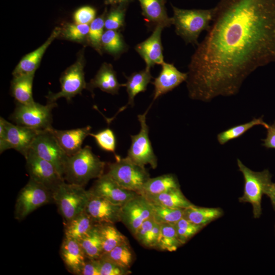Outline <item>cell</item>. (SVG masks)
<instances>
[{
	"label": "cell",
	"mask_w": 275,
	"mask_h": 275,
	"mask_svg": "<svg viewBox=\"0 0 275 275\" xmlns=\"http://www.w3.org/2000/svg\"><path fill=\"white\" fill-rule=\"evenodd\" d=\"M51 202H53L52 191L30 178L18 194L14 207V218L21 221L38 208Z\"/></svg>",
	"instance_id": "ba28073f"
},
{
	"label": "cell",
	"mask_w": 275,
	"mask_h": 275,
	"mask_svg": "<svg viewBox=\"0 0 275 275\" xmlns=\"http://www.w3.org/2000/svg\"><path fill=\"white\" fill-rule=\"evenodd\" d=\"M145 197L152 204L175 209H184L194 205L185 197L180 187Z\"/></svg>",
	"instance_id": "484cf974"
},
{
	"label": "cell",
	"mask_w": 275,
	"mask_h": 275,
	"mask_svg": "<svg viewBox=\"0 0 275 275\" xmlns=\"http://www.w3.org/2000/svg\"><path fill=\"white\" fill-rule=\"evenodd\" d=\"M152 216V204L143 195H138L121 206L120 222L133 236L143 223Z\"/></svg>",
	"instance_id": "5bb4252c"
},
{
	"label": "cell",
	"mask_w": 275,
	"mask_h": 275,
	"mask_svg": "<svg viewBox=\"0 0 275 275\" xmlns=\"http://www.w3.org/2000/svg\"><path fill=\"white\" fill-rule=\"evenodd\" d=\"M143 15L146 21L155 27L160 25L163 28L172 24L171 17L167 14L165 7L166 0H138Z\"/></svg>",
	"instance_id": "603a6c76"
},
{
	"label": "cell",
	"mask_w": 275,
	"mask_h": 275,
	"mask_svg": "<svg viewBox=\"0 0 275 275\" xmlns=\"http://www.w3.org/2000/svg\"><path fill=\"white\" fill-rule=\"evenodd\" d=\"M266 129L267 135L265 139L262 140V145L267 148L275 149V121Z\"/></svg>",
	"instance_id": "7dc6e473"
},
{
	"label": "cell",
	"mask_w": 275,
	"mask_h": 275,
	"mask_svg": "<svg viewBox=\"0 0 275 275\" xmlns=\"http://www.w3.org/2000/svg\"><path fill=\"white\" fill-rule=\"evenodd\" d=\"M237 163L244 179L243 194L239 198V202L250 203L254 217L259 218L262 213V197L272 182V175L268 170L261 172L252 171L239 159H237Z\"/></svg>",
	"instance_id": "5b68a950"
},
{
	"label": "cell",
	"mask_w": 275,
	"mask_h": 275,
	"mask_svg": "<svg viewBox=\"0 0 275 275\" xmlns=\"http://www.w3.org/2000/svg\"><path fill=\"white\" fill-rule=\"evenodd\" d=\"M91 129L90 126L70 130H58L52 127L49 129L68 156L75 154L82 148V143L91 133Z\"/></svg>",
	"instance_id": "ffe728a7"
},
{
	"label": "cell",
	"mask_w": 275,
	"mask_h": 275,
	"mask_svg": "<svg viewBox=\"0 0 275 275\" xmlns=\"http://www.w3.org/2000/svg\"><path fill=\"white\" fill-rule=\"evenodd\" d=\"M265 195L269 197L275 210V183H271L266 189Z\"/></svg>",
	"instance_id": "c3c4849f"
},
{
	"label": "cell",
	"mask_w": 275,
	"mask_h": 275,
	"mask_svg": "<svg viewBox=\"0 0 275 275\" xmlns=\"http://www.w3.org/2000/svg\"><path fill=\"white\" fill-rule=\"evenodd\" d=\"M171 17L175 32L185 42L197 46L199 37L203 31L208 32L213 18V9H183L172 5Z\"/></svg>",
	"instance_id": "3957f363"
},
{
	"label": "cell",
	"mask_w": 275,
	"mask_h": 275,
	"mask_svg": "<svg viewBox=\"0 0 275 275\" xmlns=\"http://www.w3.org/2000/svg\"><path fill=\"white\" fill-rule=\"evenodd\" d=\"M56 102L42 105L33 102L27 104L17 103L11 119L16 124L37 130H45L52 127V111Z\"/></svg>",
	"instance_id": "52a82bcc"
},
{
	"label": "cell",
	"mask_w": 275,
	"mask_h": 275,
	"mask_svg": "<svg viewBox=\"0 0 275 275\" xmlns=\"http://www.w3.org/2000/svg\"><path fill=\"white\" fill-rule=\"evenodd\" d=\"M210 29L191 57L190 98L237 94L258 68L275 63V0H219Z\"/></svg>",
	"instance_id": "6da1fadb"
},
{
	"label": "cell",
	"mask_w": 275,
	"mask_h": 275,
	"mask_svg": "<svg viewBox=\"0 0 275 275\" xmlns=\"http://www.w3.org/2000/svg\"><path fill=\"white\" fill-rule=\"evenodd\" d=\"M153 216L155 222L174 225L183 216L184 209H175L152 204Z\"/></svg>",
	"instance_id": "d590c367"
},
{
	"label": "cell",
	"mask_w": 275,
	"mask_h": 275,
	"mask_svg": "<svg viewBox=\"0 0 275 275\" xmlns=\"http://www.w3.org/2000/svg\"><path fill=\"white\" fill-rule=\"evenodd\" d=\"M78 241L88 259H98L103 255L102 241L96 224Z\"/></svg>",
	"instance_id": "4dcf8cb0"
},
{
	"label": "cell",
	"mask_w": 275,
	"mask_h": 275,
	"mask_svg": "<svg viewBox=\"0 0 275 275\" xmlns=\"http://www.w3.org/2000/svg\"><path fill=\"white\" fill-rule=\"evenodd\" d=\"M84 58L80 53L76 61L68 67L60 77L61 90L58 93L49 92L46 96L47 103L56 102L61 98H65L67 101L87 88V84L85 79L84 72Z\"/></svg>",
	"instance_id": "30bf717a"
},
{
	"label": "cell",
	"mask_w": 275,
	"mask_h": 275,
	"mask_svg": "<svg viewBox=\"0 0 275 275\" xmlns=\"http://www.w3.org/2000/svg\"><path fill=\"white\" fill-rule=\"evenodd\" d=\"M100 275H127L130 269H126L115 263L101 257L98 259Z\"/></svg>",
	"instance_id": "b9f144b4"
},
{
	"label": "cell",
	"mask_w": 275,
	"mask_h": 275,
	"mask_svg": "<svg viewBox=\"0 0 275 275\" xmlns=\"http://www.w3.org/2000/svg\"><path fill=\"white\" fill-rule=\"evenodd\" d=\"M80 275H100L98 259H87L82 268Z\"/></svg>",
	"instance_id": "bcb514c9"
},
{
	"label": "cell",
	"mask_w": 275,
	"mask_h": 275,
	"mask_svg": "<svg viewBox=\"0 0 275 275\" xmlns=\"http://www.w3.org/2000/svg\"><path fill=\"white\" fill-rule=\"evenodd\" d=\"M90 192L89 199L85 210L95 224H115L120 222L121 206L114 204L94 194L90 190Z\"/></svg>",
	"instance_id": "2e32d148"
},
{
	"label": "cell",
	"mask_w": 275,
	"mask_h": 275,
	"mask_svg": "<svg viewBox=\"0 0 275 275\" xmlns=\"http://www.w3.org/2000/svg\"><path fill=\"white\" fill-rule=\"evenodd\" d=\"M127 6H114L106 14L104 20V28L107 30L117 31L125 25V12Z\"/></svg>",
	"instance_id": "74e56055"
},
{
	"label": "cell",
	"mask_w": 275,
	"mask_h": 275,
	"mask_svg": "<svg viewBox=\"0 0 275 275\" xmlns=\"http://www.w3.org/2000/svg\"><path fill=\"white\" fill-rule=\"evenodd\" d=\"M60 254L67 269L72 274L80 275L88 258L78 241L65 236L60 247Z\"/></svg>",
	"instance_id": "d6986e66"
},
{
	"label": "cell",
	"mask_w": 275,
	"mask_h": 275,
	"mask_svg": "<svg viewBox=\"0 0 275 275\" xmlns=\"http://www.w3.org/2000/svg\"><path fill=\"white\" fill-rule=\"evenodd\" d=\"M40 131L14 125L1 117L0 153L13 149L25 157L34 139Z\"/></svg>",
	"instance_id": "9c48e42d"
},
{
	"label": "cell",
	"mask_w": 275,
	"mask_h": 275,
	"mask_svg": "<svg viewBox=\"0 0 275 275\" xmlns=\"http://www.w3.org/2000/svg\"><path fill=\"white\" fill-rule=\"evenodd\" d=\"M261 125L267 128L269 124L265 122L262 117L254 118L249 122L235 125L228 128L217 135V140L219 144L223 145L231 140L237 139L255 126Z\"/></svg>",
	"instance_id": "d6a6232c"
},
{
	"label": "cell",
	"mask_w": 275,
	"mask_h": 275,
	"mask_svg": "<svg viewBox=\"0 0 275 275\" xmlns=\"http://www.w3.org/2000/svg\"><path fill=\"white\" fill-rule=\"evenodd\" d=\"M97 145L102 150L113 153L115 155L116 148V139L113 131L109 128L103 129L97 133H90Z\"/></svg>",
	"instance_id": "f35d334b"
},
{
	"label": "cell",
	"mask_w": 275,
	"mask_h": 275,
	"mask_svg": "<svg viewBox=\"0 0 275 275\" xmlns=\"http://www.w3.org/2000/svg\"><path fill=\"white\" fill-rule=\"evenodd\" d=\"M180 187L177 177L173 174H164L150 178L143 185L140 195L145 197L158 195Z\"/></svg>",
	"instance_id": "d4e9b609"
},
{
	"label": "cell",
	"mask_w": 275,
	"mask_h": 275,
	"mask_svg": "<svg viewBox=\"0 0 275 275\" xmlns=\"http://www.w3.org/2000/svg\"><path fill=\"white\" fill-rule=\"evenodd\" d=\"M95 225L93 221L85 210L64 224L65 236L78 241L86 235Z\"/></svg>",
	"instance_id": "f1b7e54d"
},
{
	"label": "cell",
	"mask_w": 275,
	"mask_h": 275,
	"mask_svg": "<svg viewBox=\"0 0 275 275\" xmlns=\"http://www.w3.org/2000/svg\"><path fill=\"white\" fill-rule=\"evenodd\" d=\"M149 108L143 114L138 115L140 123V130L135 135L130 136L131 143L127 157L133 162L145 167L149 164L152 169L157 166V158L149 137V127L146 122V115Z\"/></svg>",
	"instance_id": "8fae6325"
},
{
	"label": "cell",
	"mask_w": 275,
	"mask_h": 275,
	"mask_svg": "<svg viewBox=\"0 0 275 275\" xmlns=\"http://www.w3.org/2000/svg\"><path fill=\"white\" fill-rule=\"evenodd\" d=\"M123 86V84L118 82L112 65L104 63L95 77L87 84V88L91 91L95 88H99L103 92L115 95L118 94L120 88Z\"/></svg>",
	"instance_id": "7402d4cb"
},
{
	"label": "cell",
	"mask_w": 275,
	"mask_h": 275,
	"mask_svg": "<svg viewBox=\"0 0 275 275\" xmlns=\"http://www.w3.org/2000/svg\"><path fill=\"white\" fill-rule=\"evenodd\" d=\"M96 10L92 7L85 6L78 9L74 13L75 23L89 24L95 18Z\"/></svg>",
	"instance_id": "7bdbcfd3"
},
{
	"label": "cell",
	"mask_w": 275,
	"mask_h": 275,
	"mask_svg": "<svg viewBox=\"0 0 275 275\" xmlns=\"http://www.w3.org/2000/svg\"><path fill=\"white\" fill-rule=\"evenodd\" d=\"M182 244L173 225L160 224V234L155 249L161 251L174 252Z\"/></svg>",
	"instance_id": "e575fe53"
},
{
	"label": "cell",
	"mask_w": 275,
	"mask_h": 275,
	"mask_svg": "<svg viewBox=\"0 0 275 275\" xmlns=\"http://www.w3.org/2000/svg\"><path fill=\"white\" fill-rule=\"evenodd\" d=\"M101 257L126 269H130L135 259L129 241L117 245L109 252L103 254Z\"/></svg>",
	"instance_id": "1f68e13d"
},
{
	"label": "cell",
	"mask_w": 275,
	"mask_h": 275,
	"mask_svg": "<svg viewBox=\"0 0 275 275\" xmlns=\"http://www.w3.org/2000/svg\"><path fill=\"white\" fill-rule=\"evenodd\" d=\"M127 81L123 84L126 88L128 94V103L122 107L119 112L124 110L128 105H134V98L139 93L145 92L148 85L150 82L152 76L150 69L145 68V69L132 73L126 77Z\"/></svg>",
	"instance_id": "cb8c5ba5"
},
{
	"label": "cell",
	"mask_w": 275,
	"mask_h": 275,
	"mask_svg": "<svg viewBox=\"0 0 275 275\" xmlns=\"http://www.w3.org/2000/svg\"><path fill=\"white\" fill-rule=\"evenodd\" d=\"M52 195L63 224H65L85 211L90 192L83 186L64 181L52 191Z\"/></svg>",
	"instance_id": "277c9868"
},
{
	"label": "cell",
	"mask_w": 275,
	"mask_h": 275,
	"mask_svg": "<svg viewBox=\"0 0 275 275\" xmlns=\"http://www.w3.org/2000/svg\"><path fill=\"white\" fill-rule=\"evenodd\" d=\"M90 190L111 203L122 206L139 194L121 187L107 173L95 181Z\"/></svg>",
	"instance_id": "9a60e30c"
},
{
	"label": "cell",
	"mask_w": 275,
	"mask_h": 275,
	"mask_svg": "<svg viewBox=\"0 0 275 275\" xmlns=\"http://www.w3.org/2000/svg\"><path fill=\"white\" fill-rule=\"evenodd\" d=\"M116 161L108 164L107 174L121 187L139 194L144 183L150 178L145 169L127 156L115 155Z\"/></svg>",
	"instance_id": "8992f818"
},
{
	"label": "cell",
	"mask_w": 275,
	"mask_h": 275,
	"mask_svg": "<svg viewBox=\"0 0 275 275\" xmlns=\"http://www.w3.org/2000/svg\"><path fill=\"white\" fill-rule=\"evenodd\" d=\"M30 150L52 164L63 177L65 164L68 156L49 129L39 132L34 139Z\"/></svg>",
	"instance_id": "7c38bea8"
},
{
	"label": "cell",
	"mask_w": 275,
	"mask_h": 275,
	"mask_svg": "<svg viewBox=\"0 0 275 275\" xmlns=\"http://www.w3.org/2000/svg\"><path fill=\"white\" fill-rule=\"evenodd\" d=\"M132 1V0H105V4L106 5H111L114 6H127L128 4Z\"/></svg>",
	"instance_id": "681fc988"
},
{
	"label": "cell",
	"mask_w": 275,
	"mask_h": 275,
	"mask_svg": "<svg viewBox=\"0 0 275 275\" xmlns=\"http://www.w3.org/2000/svg\"><path fill=\"white\" fill-rule=\"evenodd\" d=\"M174 226L178 238L183 244L205 227L194 224L183 217L179 219Z\"/></svg>",
	"instance_id": "ab89813d"
},
{
	"label": "cell",
	"mask_w": 275,
	"mask_h": 275,
	"mask_svg": "<svg viewBox=\"0 0 275 275\" xmlns=\"http://www.w3.org/2000/svg\"><path fill=\"white\" fill-rule=\"evenodd\" d=\"M35 74L13 76L11 81V94L18 104H27L34 100L32 86Z\"/></svg>",
	"instance_id": "4316f807"
},
{
	"label": "cell",
	"mask_w": 275,
	"mask_h": 275,
	"mask_svg": "<svg viewBox=\"0 0 275 275\" xmlns=\"http://www.w3.org/2000/svg\"><path fill=\"white\" fill-rule=\"evenodd\" d=\"M61 32V28H56L42 45L24 56L14 69L12 73L13 76L35 74L46 50Z\"/></svg>",
	"instance_id": "44dd1931"
},
{
	"label": "cell",
	"mask_w": 275,
	"mask_h": 275,
	"mask_svg": "<svg viewBox=\"0 0 275 275\" xmlns=\"http://www.w3.org/2000/svg\"><path fill=\"white\" fill-rule=\"evenodd\" d=\"M96 225L102 241L103 254L109 252L123 242L128 241L127 237L117 229L114 224Z\"/></svg>",
	"instance_id": "f546056e"
},
{
	"label": "cell",
	"mask_w": 275,
	"mask_h": 275,
	"mask_svg": "<svg viewBox=\"0 0 275 275\" xmlns=\"http://www.w3.org/2000/svg\"><path fill=\"white\" fill-rule=\"evenodd\" d=\"M155 223V221L153 216H152L143 222L133 236L141 244H142Z\"/></svg>",
	"instance_id": "f6af8a7d"
},
{
	"label": "cell",
	"mask_w": 275,
	"mask_h": 275,
	"mask_svg": "<svg viewBox=\"0 0 275 275\" xmlns=\"http://www.w3.org/2000/svg\"><path fill=\"white\" fill-rule=\"evenodd\" d=\"M160 231V224L155 222L141 245L146 248H155Z\"/></svg>",
	"instance_id": "ee69618b"
},
{
	"label": "cell",
	"mask_w": 275,
	"mask_h": 275,
	"mask_svg": "<svg viewBox=\"0 0 275 275\" xmlns=\"http://www.w3.org/2000/svg\"><path fill=\"white\" fill-rule=\"evenodd\" d=\"M106 10L101 16L95 18L90 23L88 35V41L91 45L100 54L102 52L101 41L104 33V20Z\"/></svg>",
	"instance_id": "8d00e7d4"
},
{
	"label": "cell",
	"mask_w": 275,
	"mask_h": 275,
	"mask_svg": "<svg viewBox=\"0 0 275 275\" xmlns=\"http://www.w3.org/2000/svg\"><path fill=\"white\" fill-rule=\"evenodd\" d=\"M223 215L220 208L202 207L194 204L184 209L183 217L196 225L206 226Z\"/></svg>",
	"instance_id": "83f0119b"
},
{
	"label": "cell",
	"mask_w": 275,
	"mask_h": 275,
	"mask_svg": "<svg viewBox=\"0 0 275 275\" xmlns=\"http://www.w3.org/2000/svg\"><path fill=\"white\" fill-rule=\"evenodd\" d=\"M161 65V71L152 83L154 86L153 101L186 81L187 78V72L180 71L173 64L164 62Z\"/></svg>",
	"instance_id": "ac0fdd59"
},
{
	"label": "cell",
	"mask_w": 275,
	"mask_h": 275,
	"mask_svg": "<svg viewBox=\"0 0 275 275\" xmlns=\"http://www.w3.org/2000/svg\"><path fill=\"white\" fill-rule=\"evenodd\" d=\"M105 167V162L87 145L75 154L68 156L63 177L68 183L85 186L90 180L103 175Z\"/></svg>",
	"instance_id": "7a4b0ae2"
},
{
	"label": "cell",
	"mask_w": 275,
	"mask_h": 275,
	"mask_svg": "<svg viewBox=\"0 0 275 275\" xmlns=\"http://www.w3.org/2000/svg\"><path fill=\"white\" fill-rule=\"evenodd\" d=\"M25 158L30 178L43 185L51 191L65 181L52 164L30 150Z\"/></svg>",
	"instance_id": "4fadbf2b"
},
{
	"label": "cell",
	"mask_w": 275,
	"mask_h": 275,
	"mask_svg": "<svg viewBox=\"0 0 275 275\" xmlns=\"http://www.w3.org/2000/svg\"><path fill=\"white\" fill-rule=\"evenodd\" d=\"M89 29V24L77 23L68 24L64 29L63 34L68 39L80 41L88 37Z\"/></svg>",
	"instance_id": "60d3db41"
},
{
	"label": "cell",
	"mask_w": 275,
	"mask_h": 275,
	"mask_svg": "<svg viewBox=\"0 0 275 275\" xmlns=\"http://www.w3.org/2000/svg\"><path fill=\"white\" fill-rule=\"evenodd\" d=\"M101 44L102 49L116 57L125 52L128 48L122 35L115 30H107L104 31Z\"/></svg>",
	"instance_id": "836d02e7"
},
{
	"label": "cell",
	"mask_w": 275,
	"mask_h": 275,
	"mask_svg": "<svg viewBox=\"0 0 275 275\" xmlns=\"http://www.w3.org/2000/svg\"><path fill=\"white\" fill-rule=\"evenodd\" d=\"M163 28L160 25L156 26L151 36L135 47L136 51L144 60L146 68L150 69L155 65L164 62L161 39Z\"/></svg>",
	"instance_id": "e0dca14e"
}]
</instances>
